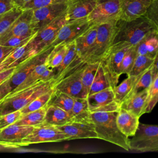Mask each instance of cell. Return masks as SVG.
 <instances>
[{"label": "cell", "mask_w": 158, "mask_h": 158, "mask_svg": "<svg viewBox=\"0 0 158 158\" xmlns=\"http://www.w3.org/2000/svg\"><path fill=\"white\" fill-rule=\"evenodd\" d=\"M154 30V25L145 16L131 20L118 19L112 45L136 46L145 36Z\"/></svg>", "instance_id": "cell-1"}, {"label": "cell", "mask_w": 158, "mask_h": 158, "mask_svg": "<svg viewBox=\"0 0 158 158\" xmlns=\"http://www.w3.org/2000/svg\"><path fill=\"white\" fill-rule=\"evenodd\" d=\"M118 111H95L91 118L98 139L108 141L126 151H130V138L123 135L117 127L116 118Z\"/></svg>", "instance_id": "cell-2"}, {"label": "cell", "mask_w": 158, "mask_h": 158, "mask_svg": "<svg viewBox=\"0 0 158 158\" xmlns=\"http://www.w3.org/2000/svg\"><path fill=\"white\" fill-rule=\"evenodd\" d=\"M54 84L53 80L38 81L28 88L8 94L0 102V115L22 109L36 98L53 88Z\"/></svg>", "instance_id": "cell-3"}, {"label": "cell", "mask_w": 158, "mask_h": 158, "mask_svg": "<svg viewBox=\"0 0 158 158\" xmlns=\"http://www.w3.org/2000/svg\"><path fill=\"white\" fill-rule=\"evenodd\" d=\"M53 47L50 46L45 50L36 54L16 66L12 74L0 84V102L25 80L36 65L46 60Z\"/></svg>", "instance_id": "cell-4"}, {"label": "cell", "mask_w": 158, "mask_h": 158, "mask_svg": "<svg viewBox=\"0 0 158 158\" xmlns=\"http://www.w3.org/2000/svg\"><path fill=\"white\" fill-rule=\"evenodd\" d=\"M116 20L98 24L95 41L81 59L86 63L99 62L111 46L116 31Z\"/></svg>", "instance_id": "cell-5"}, {"label": "cell", "mask_w": 158, "mask_h": 158, "mask_svg": "<svg viewBox=\"0 0 158 158\" xmlns=\"http://www.w3.org/2000/svg\"><path fill=\"white\" fill-rule=\"evenodd\" d=\"M86 62L81 61L65 70L54 85V88L65 93L75 98H86V93L81 82V73Z\"/></svg>", "instance_id": "cell-6"}, {"label": "cell", "mask_w": 158, "mask_h": 158, "mask_svg": "<svg viewBox=\"0 0 158 158\" xmlns=\"http://www.w3.org/2000/svg\"><path fill=\"white\" fill-rule=\"evenodd\" d=\"M130 150L140 152L158 151V125L139 123L130 139Z\"/></svg>", "instance_id": "cell-7"}, {"label": "cell", "mask_w": 158, "mask_h": 158, "mask_svg": "<svg viewBox=\"0 0 158 158\" xmlns=\"http://www.w3.org/2000/svg\"><path fill=\"white\" fill-rule=\"evenodd\" d=\"M65 140H68V137L57 127L43 122L33 127L32 131L22 139L21 146L41 143L59 142Z\"/></svg>", "instance_id": "cell-8"}, {"label": "cell", "mask_w": 158, "mask_h": 158, "mask_svg": "<svg viewBox=\"0 0 158 158\" xmlns=\"http://www.w3.org/2000/svg\"><path fill=\"white\" fill-rule=\"evenodd\" d=\"M131 46L111 45L101 60L113 88L117 85L121 74V64L123 56Z\"/></svg>", "instance_id": "cell-9"}, {"label": "cell", "mask_w": 158, "mask_h": 158, "mask_svg": "<svg viewBox=\"0 0 158 158\" xmlns=\"http://www.w3.org/2000/svg\"><path fill=\"white\" fill-rule=\"evenodd\" d=\"M66 22V12H65L50 23L38 30L30 41L35 51L39 53L49 48L56 38L60 28Z\"/></svg>", "instance_id": "cell-10"}, {"label": "cell", "mask_w": 158, "mask_h": 158, "mask_svg": "<svg viewBox=\"0 0 158 158\" xmlns=\"http://www.w3.org/2000/svg\"><path fill=\"white\" fill-rule=\"evenodd\" d=\"M70 2L51 4L33 9L31 28L34 32L43 28L56 19L66 12Z\"/></svg>", "instance_id": "cell-11"}, {"label": "cell", "mask_w": 158, "mask_h": 158, "mask_svg": "<svg viewBox=\"0 0 158 158\" xmlns=\"http://www.w3.org/2000/svg\"><path fill=\"white\" fill-rule=\"evenodd\" d=\"M120 0H98V2L86 17L91 24H99L119 19Z\"/></svg>", "instance_id": "cell-12"}, {"label": "cell", "mask_w": 158, "mask_h": 158, "mask_svg": "<svg viewBox=\"0 0 158 158\" xmlns=\"http://www.w3.org/2000/svg\"><path fill=\"white\" fill-rule=\"evenodd\" d=\"M91 25L86 17L66 22L60 28L56 38L50 46H55L62 43L67 44L74 41Z\"/></svg>", "instance_id": "cell-13"}, {"label": "cell", "mask_w": 158, "mask_h": 158, "mask_svg": "<svg viewBox=\"0 0 158 158\" xmlns=\"http://www.w3.org/2000/svg\"><path fill=\"white\" fill-rule=\"evenodd\" d=\"M33 9H25L8 30L0 36V44L13 36H30L35 33L31 28Z\"/></svg>", "instance_id": "cell-14"}, {"label": "cell", "mask_w": 158, "mask_h": 158, "mask_svg": "<svg viewBox=\"0 0 158 158\" xmlns=\"http://www.w3.org/2000/svg\"><path fill=\"white\" fill-rule=\"evenodd\" d=\"M33 126L11 124L0 130V144L8 148L21 146L22 139L33 130Z\"/></svg>", "instance_id": "cell-15"}, {"label": "cell", "mask_w": 158, "mask_h": 158, "mask_svg": "<svg viewBox=\"0 0 158 158\" xmlns=\"http://www.w3.org/2000/svg\"><path fill=\"white\" fill-rule=\"evenodd\" d=\"M119 19L131 20L144 16L154 0H120Z\"/></svg>", "instance_id": "cell-16"}, {"label": "cell", "mask_w": 158, "mask_h": 158, "mask_svg": "<svg viewBox=\"0 0 158 158\" xmlns=\"http://www.w3.org/2000/svg\"><path fill=\"white\" fill-rule=\"evenodd\" d=\"M31 40L24 44L15 48L2 60L0 64V72L17 66L20 63L38 54L31 44Z\"/></svg>", "instance_id": "cell-17"}, {"label": "cell", "mask_w": 158, "mask_h": 158, "mask_svg": "<svg viewBox=\"0 0 158 158\" xmlns=\"http://www.w3.org/2000/svg\"><path fill=\"white\" fill-rule=\"evenodd\" d=\"M57 127L66 135L68 140L86 138L98 139L94 124L72 122Z\"/></svg>", "instance_id": "cell-18"}, {"label": "cell", "mask_w": 158, "mask_h": 158, "mask_svg": "<svg viewBox=\"0 0 158 158\" xmlns=\"http://www.w3.org/2000/svg\"><path fill=\"white\" fill-rule=\"evenodd\" d=\"M98 2V0H71L66 12L67 22L87 17Z\"/></svg>", "instance_id": "cell-19"}, {"label": "cell", "mask_w": 158, "mask_h": 158, "mask_svg": "<svg viewBox=\"0 0 158 158\" xmlns=\"http://www.w3.org/2000/svg\"><path fill=\"white\" fill-rule=\"evenodd\" d=\"M139 117L120 107L117 112L116 122L120 131L129 138L135 135L139 123Z\"/></svg>", "instance_id": "cell-20"}, {"label": "cell", "mask_w": 158, "mask_h": 158, "mask_svg": "<svg viewBox=\"0 0 158 158\" xmlns=\"http://www.w3.org/2000/svg\"><path fill=\"white\" fill-rule=\"evenodd\" d=\"M148 89H145L127 98L121 102L120 107L126 109L138 117L145 114L148 103Z\"/></svg>", "instance_id": "cell-21"}, {"label": "cell", "mask_w": 158, "mask_h": 158, "mask_svg": "<svg viewBox=\"0 0 158 158\" xmlns=\"http://www.w3.org/2000/svg\"><path fill=\"white\" fill-rule=\"evenodd\" d=\"M97 30L98 24H92L74 40L77 56L81 60L93 44L96 37Z\"/></svg>", "instance_id": "cell-22"}, {"label": "cell", "mask_w": 158, "mask_h": 158, "mask_svg": "<svg viewBox=\"0 0 158 158\" xmlns=\"http://www.w3.org/2000/svg\"><path fill=\"white\" fill-rule=\"evenodd\" d=\"M81 61L82 60L81 59H80L77 56L75 41H73L69 43H67V51L62 62L58 67L54 69V76L53 80L54 84L57 81V80L67 69Z\"/></svg>", "instance_id": "cell-23"}, {"label": "cell", "mask_w": 158, "mask_h": 158, "mask_svg": "<svg viewBox=\"0 0 158 158\" xmlns=\"http://www.w3.org/2000/svg\"><path fill=\"white\" fill-rule=\"evenodd\" d=\"M72 115L68 112L55 106H47L44 123L56 127L72 122Z\"/></svg>", "instance_id": "cell-24"}, {"label": "cell", "mask_w": 158, "mask_h": 158, "mask_svg": "<svg viewBox=\"0 0 158 158\" xmlns=\"http://www.w3.org/2000/svg\"><path fill=\"white\" fill-rule=\"evenodd\" d=\"M70 115L73 122L93 124L86 98H75Z\"/></svg>", "instance_id": "cell-25"}, {"label": "cell", "mask_w": 158, "mask_h": 158, "mask_svg": "<svg viewBox=\"0 0 158 158\" xmlns=\"http://www.w3.org/2000/svg\"><path fill=\"white\" fill-rule=\"evenodd\" d=\"M90 112L115 101L114 89L111 87L88 95L86 97Z\"/></svg>", "instance_id": "cell-26"}, {"label": "cell", "mask_w": 158, "mask_h": 158, "mask_svg": "<svg viewBox=\"0 0 158 158\" xmlns=\"http://www.w3.org/2000/svg\"><path fill=\"white\" fill-rule=\"evenodd\" d=\"M136 49L137 54L154 58L158 51V32H151L136 46Z\"/></svg>", "instance_id": "cell-27"}, {"label": "cell", "mask_w": 158, "mask_h": 158, "mask_svg": "<svg viewBox=\"0 0 158 158\" xmlns=\"http://www.w3.org/2000/svg\"><path fill=\"white\" fill-rule=\"evenodd\" d=\"M74 99L75 98L54 88L47 106H57L70 114Z\"/></svg>", "instance_id": "cell-28"}, {"label": "cell", "mask_w": 158, "mask_h": 158, "mask_svg": "<svg viewBox=\"0 0 158 158\" xmlns=\"http://www.w3.org/2000/svg\"><path fill=\"white\" fill-rule=\"evenodd\" d=\"M109 87H111L114 89L110 80L107 74L106 73L101 62L100 61L98 69L96 73L93 83L90 86L88 95Z\"/></svg>", "instance_id": "cell-29"}, {"label": "cell", "mask_w": 158, "mask_h": 158, "mask_svg": "<svg viewBox=\"0 0 158 158\" xmlns=\"http://www.w3.org/2000/svg\"><path fill=\"white\" fill-rule=\"evenodd\" d=\"M127 75V78L114 88L115 100L120 103L123 101L135 86L139 76Z\"/></svg>", "instance_id": "cell-30"}, {"label": "cell", "mask_w": 158, "mask_h": 158, "mask_svg": "<svg viewBox=\"0 0 158 158\" xmlns=\"http://www.w3.org/2000/svg\"><path fill=\"white\" fill-rule=\"evenodd\" d=\"M46 106L36 110L22 114L20 118L14 123L18 125L33 127L43 123L46 115Z\"/></svg>", "instance_id": "cell-31"}, {"label": "cell", "mask_w": 158, "mask_h": 158, "mask_svg": "<svg viewBox=\"0 0 158 158\" xmlns=\"http://www.w3.org/2000/svg\"><path fill=\"white\" fill-rule=\"evenodd\" d=\"M67 49V44L64 43L54 46L46 59L48 67L52 69L58 67L64 59Z\"/></svg>", "instance_id": "cell-32"}, {"label": "cell", "mask_w": 158, "mask_h": 158, "mask_svg": "<svg viewBox=\"0 0 158 158\" xmlns=\"http://www.w3.org/2000/svg\"><path fill=\"white\" fill-rule=\"evenodd\" d=\"M48 67L46 62V60L44 62L36 65L33 69V70L30 72V73L28 75L27 78L25 79V80L18 87H17L13 91H12L10 94L15 93L17 91H19L20 90L28 88L33 85V84L36 83L38 81H40V78L41 75Z\"/></svg>", "instance_id": "cell-33"}, {"label": "cell", "mask_w": 158, "mask_h": 158, "mask_svg": "<svg viewBox=\"0 0 158 158\" xmlns=\"http://www.w3.org/2000/svg\"><path fill=\"white\" fill-rule=\"evenodd\" d=\"M152 67V65L139 76L135 86H133V89L127 98L145 89H148L149 88L154 80Z\"/></svg>", "instance_id": "cell-34"}, {"label": "cell", "mask_w": 158, "mask_h": 158, "mask_svg": "<svg viewBox=\"0 0 158 158\" xmlns=\"http://www.w3.org/2000/svg\"><path fill=\"white\" fill-rule=\"evenodd\" d=\"M154 58L144 55L137 54L133 67L127 75L138 76L150 68L154 63Z\"/></svg>", "instance_id": "cell-35"}, {"label": "cell", "mask_w": 158, "mask_h": 158, "mask_svg": "<svg viewBox=\"0 0 158 158\" xmlns=\"http://www.w3.org/2000/svg\"><path fill=\"white\" fill-rule=\"evenodd\" d=\"M99 62H93V63H86L85 65L82 73H81V82L84 89L87 93V96L90 88V86L93 83L94 78L96 73L98 69Z\"/></svg>", "instance_id": "cell-36"}, {"label": "cell", "mask_w": 158, "mask_h": 158, "mask_svg": "<svg viewBox=\"0 0 158 158\" xmlns=\"http://www.w3.org/2000/svg\"><path fill=\"white\" fill-rule=\"evenodd\" d=\"M53 89L54 88H52L51 90L40 95L30 102H29L27 105L20 110L22 114H24L46 107L48 103L49 100L50 99Z\"/></svg>", "instance_id": "cell-37"}, {"label": "cell", "mask_w": 158, "mask_h": 158, "mask_svg": "<svg viewBox=\"0 0 158 158\" xmlns=\"http://www.w3.org/2000/svg\"><path fill=\"white\" fill-rule=\"evenodd\" d=\"M23 10L20 7H16L8 12L0 15V36H1L14 21L21 15Z\"/></svg>", "instance_id": "cell-38"}, {"label": "cell", "mask_w": 158, "mask_h": 158, "mask_svg": "<svg viewBox=\"0 0 158 158\" xmlns=\"http://www.w3.org/2000/svg\"><path fill=\"white\" fill-rule=\"evenodd\" d=\"M137 56L136 46L130 47L125 53L121 64V74L128 75L134 63L135 59Z\"/></svg>", "instance_id": "cell-39"}, {"label": "cell", "mask_w": 158, "mask_h": 158, "mask_svg": "<svg viewBox=\"0 0 158 158\" xmlns=\"http://www.w3.org/2000/svg\"><path fill=\"white\" fill-rule=\"evenodd\" d=\"M145 16L154 25L158 32V0H154L148 7Z\"/></svg>", "instance_id": "cell-40"}, {"label": "cell", "mask_w": 158, "mask_h": 158, "mask_svg": "<svg viewBox=\"0 0 158 158\" xmlns=\"http://www.w3.org/2000/svg\"><path fill=\"white\" fill-rule=\"evenodd\" d=\"M20 110L0 115V130L14 123L22 116Z\"/></svg>", "instance_id": "cell-41"}, {"label": "cell", "mask_w": 158, "mask_h": 158, "mask_svg": "<svg viewBox=\"0 0 158 158\" xmlns=\"http://www.w3.org/2000/svg\"><path fill=\"white\" fill-rule=\"evenodd\" d=\"M70 1L71 0H31L23 7V9H35L51 4L68 2Z\"/></svg>", "instance_id": "cell-42"}, {"label": "cell", "mask_w": 158, "mask_h": 158, "mask_svg": "<svg viewBox=\"0 0 158 158\" xmlns=\"http://www.w3.org/2000/svg\"><path fill=\"white\" fill-rule=\"evenodd\" d=\"M30 35V36H13L6 40L4 43L2 44V45L7 46H10V47H18L20 46H22L25 43L30 40L34 35Z\"/></svg>", "instance_id": "cell-43"}, {"label": "cell", "mask_w": 158, "mask_h": 158, "mask_svg": "<svg viewBox=\"0 0 158 158\" xmlns=\"http://www.w3.org/2000/svg\"><path fill=\"white\" fill-rule=\"evenodd\" d=\"M18 7L13 0H0V15Z\"/></svg>", "instance_id": "cell-44"}, {"label": "cell", "mask_w": 158, "mask_h": 158, "mask_svg": "<svg viewBox=\"0 0 158 158\" xmlns=\"http://www.w3.org/2000/svg\"><path fill=\"white\" fill-rule=\"evenodd\" d=\"M157 91H158V75L154 78L149 88L148 89V93H149L148 102L155 95V94Z\"/></svg>", "instance_id": "cell-45"}, {"label": "cell", "mask_w": 158, "mask_h": 158, "mask_svg": "<svg viewBox=\"0 0 158 158\" xmlns=\"http://www.w3.org/2000/svg\"><path fill=\"white\" fill-rule=\"evenodd\" d=\"M54 76V69L48 67L41 75L40 78V81H48L51 80H53Z\"/></svg>", "instance_id": "cell-46"}, {"label": "cell", "mask_w": 158, "mask_h": 158, "mask_svg": "<svg viewBox=\"0 0 158 158\" xmlns=\"http://www.w3.org/2000/svg\"><path fill=\"white\" fill-rule=\"evenodd\" d=\"M15 48L14 47L0 44V64Z\"/></svg>", "instance_id": "cell-47"}, {"label": "cell", "mask_w": 158, "mask_h": 158, "mask_svg": "<svg viewBox=\"0 0 158 158\" xmlns=\"http://www.w3.org/2000/svg\"><path fill=\"white\" fill-rule=\"evenodd\" d=\"M15 68H16V66L0 72V84L2 83L4 80L7 79L12 74Z\"/></svg>", "instance_id": "cell-48"}, {"label": "cell", "mask_w": 158, "mask_h": 158, "mask_svg": "<svg viewBox=\"0 0 158 158\" xmlns=\"http://www.w3.org/2000/svg\"><path fill=\"white\" fill-rule=\"evenodd\" d=\"M158 102V91L155 94V95L149 101L148 106L146 108L145 114L146 113H149L152 111L154 106L156 105V104Z\"/></svg>", "instance_id": "cell-49"}, {"label": "cell", "mask_w": 158, "mask_h": 158, "mask_svg": "<svg viewBox=\"0 0 158 158\" xmlns=\"http://www.w3.org/2000/svg\"><path fill=\"white\" fill-rule=\"evenodd\" d=\"M152 73L154 78L158 75V51L155 56L154 61L152 65Z\"/></svg>", "instance_id": "cell-50"}, {"label": "cell", "mask_w": 158, "mask_h": 158, "mask_svg": "<svg viewBox=\"0 0 158 158\" xmlns=\"http://www.w3.org/2000/svg\"><path fill=\"white\" fill-rule=\"evenodd\" d=\"M14 2H15V5L18 7H20L21 9H23V7L30 1H31V0H13Z\"/></svg>", "instance_id": "cell-51"}]
</instances>
